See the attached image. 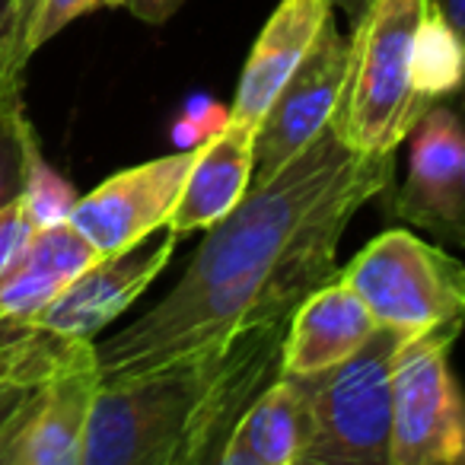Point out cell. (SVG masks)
Wrapping results in <instances>:
<instances>
[{
	"mask_svg": "<svg viewBox=\"0 0 465 465\" xmlns=\"http://www.w3.org/2000/svg\"><path fill=\"white\" fill-rule=\"evenodd\" d=\"M395 153L367 156L329 128L207 230L179 284L96 344L103 382L223 344L255 325L291 322L316 287L338 278L354 213L389 192Z\"/></svg>",
	"mask_w": 465,
	"mask_h": 465,
	"instance_id": "6da1fadb",
	"label": "cell"
},
{
	"mask_svg": "<svg viewBox=\"0 0 465 465\" xmlns=\"http://www.w3.org/2000/svg\"><path fill=\"white\" fill-rule=\"evenodd\" d=\"M287 325H255L124 380L93 401L80 465H204L252 399L281 376Z\"/></svg>",
	"mask_w": 465,
	"mask_h": 465,
	"instance_id": "7a4b0ae2",
	"label": "cell"
},
{
	"mask_svg": "<svg viewBox=\"0 0 465 465\" xmlns=\"http://www.w3.org/2000/svg\"><path fill=\"white\" fill-rule=\"evenodd\" d=\"M430 7L433 0H370L354 26L348 84L331 128L357 153H395L433 105L411 80L414 33Z\"/></svg>",
	"mask_w": 465,
	"mask_h": 465,
	"instance_id": "3957f363",
	"label": "cell"
},
{
	"mask_svg": "<svg viewBox=\"0 0 465 465\" xmlns=\"http://www.w3.org/2000/svg\"><path fill=\"white\" fill-rule=\"evenodd\" d=\"M411 331H376L335 367L297 376L310 401V446L300 465H389L392 452V373Z\"/></svg>",
	"mask_w": 465,
	"mask_h": 465,
	"instance_id": "277c9868",
	"label": "cell"
},
{
	"mask_svg": "<svg viewBox=\"0 0 465 465\" xmlns=\"http://www.w3.org/2000/svg\"><path fill=\"white\" fill-rule=\"evenodd\" d=\"M380 325L411 335L465 322V265L411 230H386L338 272Z\"/></svg>",
	"mask_w": 465,
	"mask_h": 465,
	"instance_id": "5b68a950",
	"label": "cell"
},
{
	"mask_svg": "<svg viewBox=\"0 0 465 465\" xmlns=\"http://www.w3.org/2000/svg\"><path fill=\"white\" fill-rule=\"evenodd\" d=\"M465 322L411 335L392 373V452L389 465H465V392L450 351Z\"/></svg>",
	"mask_w": 465,
	"mask_h": 465,
	"instance_id": "8992f818",
	"label": "cell"
},
{
	"mask_svg": "<svg viewBox=\"0 0 465 465\" xmlns=\"http://www.w3.org/2000/svg\"><path fill=\"white\" fill-rule=\"evenodd\" d=\"M348 64L351 42L329 20L262 118L255 134L252 185H262L274 173H281L293 156L303 153L331 128L348 84Z\"/></svg>",
	"mask_w": 465,
	"mask_h": 465,
	"instance_id": "52a82bcc",
	"label": "cell"
},
{
	"mask_svg": "<svg viewBox=\"0 0 465 465\" xmlns=\"http://www.w3.org/2000/svg\"><path fill=\"white\" fill-rule=\"evenodd\" d=\"M198 147L147 160L99 182L90 194L74 201L71 223L96 246L99 255H115L166 230L182 188L192 173Z\"/></svg>",
	"mask_w": 465,
	"mask_h": 465,
	"instance_id": "ba28073f",
	"label": "cell"
},
{
	"mask_svg": "<svg viewBox=\"0 0 465 465\" xmlns=\"http://www.w3.org/2000/svg\"><path fill=\"white\" fill-rule=\"evenodd\" d=\"M175 242H179V232L166 226L163 236L153 232L137 246L122 249L115 255H103L80 278H74L71 287L54 303H48L29 325L61 338L93 341L105 325L115 322L153 284L156 274L173 259Z\"/></svg>",
	"mask_w": 465,
	"mask_h": 465,
	"instance_id": "9c48e42d",
	"label": "cell"
},
{
	"mask_svg": "<svg viewBox=\"0 0 465 465\" xmlns=\"http://www.w3.org/2000/svg\"><path fill=\"white\" fill-rule=\"evenodd\" d=\"M99 386L96 344L90 341L35 389L20 427L0 443V465H80Z\"/></svg>",
	"mask_w": 465,
	"mask_h": 465,
	"instance_id": "30bf717a",
	"label": "cell"
},
{
	"mask_svg": "<svg viewBox=\"0 0 465 465\" xmlns=\"http://www.w3.org/2000/svg\"><path fill=\"white\" fill-rule=\"evenodd\" d=\"M465 204V131L452 103H433L411 131L408 179L392 213L456 242Z\"/></svg>",
	"mask_w": 465,
	"mask_h": 465,
	"instance_id": "8fae6325",
	"label": "cell"
},
{
	"mask_svg": "<svg viewBox=\"0 0 465 465\" xmlns=\"http://www.w3.org/2000/svg\"><path fill=\"white\" fill-rule=\"evenodd\" d=\"M331 0H281L262 26L240 74V86L230 105L232 122L259 128L274 96L284 90L316 35L331 20Z\"/></svg>",
	"mask_w": 465,
	"mask_h": 465,
	"instance_id": "7c38bea8",
	"label": "cell"
},
{
	"mask_svg": "<svg viewBox=\"0 0 465 465\" xmlns=\"http://www.w3.org/2000/svg\"><path fill=\"white\" fill-rule=\"evenodd\" d=\"M376 319L357 291L338 274L329 284L316 287L293 310L281 348V373L310 376L348 361L376 331Z\"/></svg>",
	"mask_w": 465,
	"mask_h": 465,
	"instance_id": "4fadbf2b",
	"label": "cell"
},
{
	"mask_svg": "<svg viewBox=\"0 0 465 465\" xmlns=\"http://www.w3.org/2000/svg\"><path fill=\"white\" fill-rule=\"evenodd\" d=\"M255 134L259 128L232 122L213 137L198 143V156L182 188V198L169 217V230L185 236L194 230H211L252 188Z\"/></svg>",
	"mask_w": 465,
	"mask_h": 465,
	"instance_id": "5bb4252c",
	"label": "cell"
},
{
	"mask_svg": "<svg viewBox=\"0 0 465 465\" xmlns=\"http://www.w3.org/2000/svg\"><path fill=\"white\" fill-rule=\"evenodd\" d=\"M103 255L96 252V246L71 220L35 230L0 281V319L33 322L71 287L74 278H80Z\"/></svg>",
	"mask_w": 465,
	"mask_h": 465,
	"instance_id": "9a60e30c",
	"label": "cell"
},
{
	"mask_svg": "<svg viewBox=\"0 0 465 465\" xmlns=\"http://www.w3.org/2000/svg\"><path fill=\"white\" fill-rule=\"evenodd\" d=\"M310 401L297 376L272 380L240 414L220 450V465H300L310 446Z\"/></svg>",
	"mask_w": 465,
	"mask_h": 465,
	"instance_id": "2e32d148",
	"label": "cell"
},
{
	"mask_svg": "<svg viewBox=\"0 0 465 465\" xmlns=\"http://www.w3.org/2000/svg\"><path fill=\"white\" fill-rule=\"evenodd\" d=\"M414 90L430 103L452 96L465 86V39L446 23L437 7L427 10L411 45Z\"/></svg>",
	"mask_w": 465,
	"mask_h": 465,
	"instance_id": "e0dca14e",
	"label": "cell"
},
{
	"mask_svg": "<svg viewBox=\"0 0 465 465\" xmlns=\"http://www.w3.org/2000/svg\"><path fill=\"white\" fill-rule=\"evenodd\" d=\"M39 160V141L20 93H10L0 99V211L20 204Z\"/></svg>",
	"mask_w": 465,
	"mask_h": 465,
	"instance_id": "ac0fdd59",
	"label": "cell"
},
{
	"mask_svg": "<svg viewBox=\"0 0 465 465\" xmlns=\"http://www.w3.org/2000/svg\"><path fill=\"white\" fill-rule=\"evenodd\" d=\"M74 201H77L74 188L67 185L54 169H48L45 160L35 163L33 175H29L26 194H23V207H26V213H29V220H33L35 230L61 223V220L71 217Z\"/></svg>",
	"mask_w": 465,
	"mask_h": 465,
	"instance_id": "d6986e66",
	"label": "cell"
},
{
	"mask_svg": "<svg viewBox=\"0 0 465 465\" xmlns=\"http://www.w3.org/2000/svg\"><path fill=\"white\" fill-rule=\"evenodd\" d=\"M103 7H118V0H42L26 33V58H33L45 42H52L58 33H64L80 16H90Z\"/></svg>",
	"mask_w": 465,
	"mask_h": 465,
	"instance_id": "ffe728a7",
	"label": "cell"
},
{
	"mask_svg": "<svg viewBox=\"0 0 465 465\" xmlns=\"http://www.w3.org/2000/svg\"><path fill=\"white\" fill-rule=\"evenodd\" d=\"M226 124H230V109L211 103V99H192L185 115L175 122V143H179V150L198 147Z\"/></svg>",
	"mask_w": 465,
	"mask_h": 465,
	"instance_id": "44dd1931",
	"label": "cell"
},
{
	"mask_svg": "<svg viewBox=\"0 0 465 465\" xmlns=\"http://www.w3.org/2000/svg\"><path fill=\"white\" fill-rule=\"evenodd\" d=\"M45 338H48V331L35 329V325H29V322L0 319V382L7 380L10 373H16V370L42 348Z\"/></svg>",
	"mask_w": 465,
	"mask_h": 465,
	"instance_id": "7402d4cb",
	"label": "cell"
},
{
	"mask_svg": "<svg viewBox=\"0 0 465 465\" xmlns=\"http://www.w3.org/2000/svg\"><path fill=\"white\" fill-rule=\"evenodd\" d=\"M33 232H35V226H33V220H29L23 201L7 207V211H0V281L10 272L16 255L23 252V246L33 240Z\"/></svg>",
	"mask_w": 465,
	"mask_h": 465,
	"instance_id": "603a6c76",
	"label": "cell"
},
{
	"mask_svg": "<svg viewBox=\"0 0 465 465\" xmlns=\"http://www.w3.org/2000/svg\"><path fill=\"white\" fill-rule=\"evenodd\" d=\"M14 54V4H0V99L23 90V80L10 71Z\"/></svg>",
	"mask_w": 465,
	"mask_h": 465,
	"instance_id": "cb8c5ba5",
	"label": "cell"
},
{
	"mask_svg": "<svg viewBox=\"0 0 465 465\" xmlns=\"http://www.w3.org/2000/svg\"><path fill=\"white\" fill-rule=\"evenodd\" d=\"M42 0H14V54H10V71L14 77L23 80V71H26L29 58H26V33L29 23H33L35 10H39Z\"/></svg>",
	"mask_w": 465,
	"mask_h": 465,
	"instance_id": "d4e9b609",
	"label": "cell"
},
{
	"mask_svg": "<svg viewBox=\"0 0 465 465\" xmlns=\"http://www.w3.org/2000/svg\"><path fill=\"white\" fill-rule=\"evenodd\" d=\"M182 4H185V0H118V7H124L131 16H137V20L153 23V26H160L169 16L179 14Z\"/></svg>",
	"mask_w": 465,
	"mask_h": 465,
	"instance_id": "484cf974",
	"label": "cell"
},
{
	"mask_svg": "<svg viewBox=\"0 0 465 465\" xmlns=\"http://www.w3.org/2000/svg\"><path fill=\"white\" fill-rule=\"evenodd\" d=\"M433 7L446 16L452 29L465 39V0H433Z\"/></svg>",
	"mask_w": 465,
	"mask_h": 465,
	"instance_id": "4316f807",
	"label": "cell"
},
{
	"mask_svg": "<svg viewBox=\"0 0 465 465\" xmlns=\"http://www.w3.org/2000/svg\"><path fill=\"white\" fill-rule=\"evenodd\" d=\"M452 109L459 112V122H462V131H465V86L459 93H452ZM456 242L459 246H465V204H462V220H459V232H456Z\"/></svg>",
	"mask_w": 465,
	"mask_h": 465,
	"instance_id": "83f0119b",
	"label": "cell"
},
{
	"mask_svg": "<svg viewBox=\"0 0 465 465\" xmlns=\"http://www.w3.org/2000/svg\"><path fill=\"white\" fill-rule=\"evenodd\" d=\"M367 4H370V0H331V7L344 10V16L351 20V26H357V23H361V16H363V10H367Z\"/></svg>",
	"mask_w": 465,
	"mask_h": 465,
	"instance_id": "f1b7e54d",
	"label": "cell"
},
{
	"mask_svg": "<svg viewBox=\"0 0 465 465\" xmlns=\"http://www.w3.org/2000/svg\"><path fill=\"white\" fill-rule=\"evenodd\" d=\"M0 4H14V0H0Z\"/></svg>",
	"mask_w": 465,
	"mask_h": 465,
	"instance_id": "f546056e",
	"label": "cell"
}]
</instances>
